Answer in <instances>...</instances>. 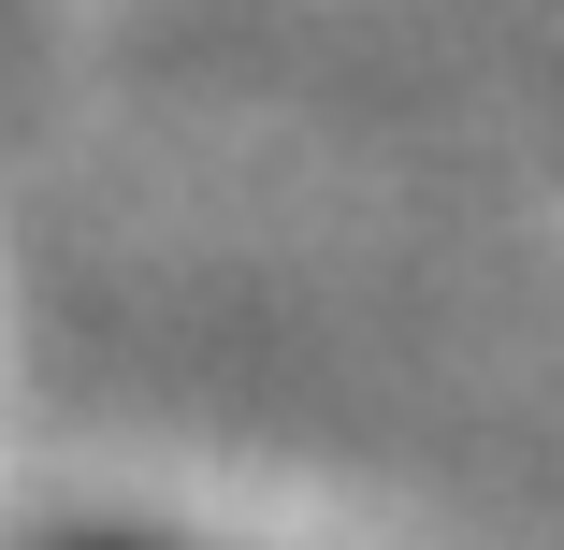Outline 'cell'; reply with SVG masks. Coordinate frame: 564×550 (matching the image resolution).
I'll return each instance as SVG.
<instances>
[]
</instances>
